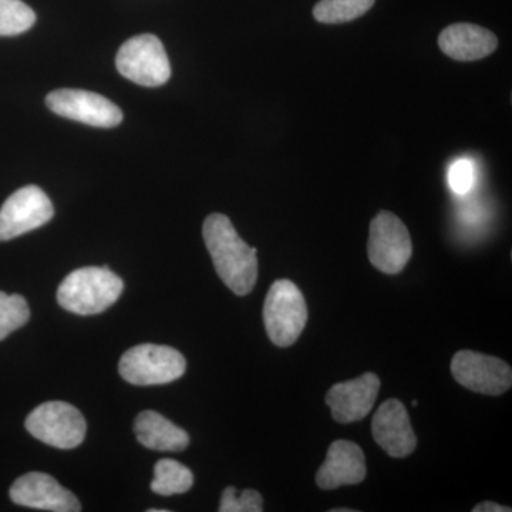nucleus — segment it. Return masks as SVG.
<instances>
[{"label": "nucleus", "instance_id": "nucleus-1", "mask_svg": "<svg viewBox=\"0 0 512 512\" xmlns=\"http://www.w3.org/2000/svg\"><path fill=\"white\" fill-rule=\"evenodd\" d=\"M202 235L222 282L235 295L251 293L258 279L256 248L249 247L239 237L237 229L224 214H211L204 222Z\"/></svg>", "mask_w": 512, "mask_h": 512}, {"label": "nucleus", "instance_id": "nucleus-2", "mask_svg": "<svg viewBox=\"0 0 512 512\" xmlns=\"http://www.w3.org/2000/svg\"><path fill=\"white\" fill-rule=\"evenodd\" d=\"M123 289L120 276L107 266H87L64 278L57 291V302L74 315H99L119 301Z\"/></svg>", "mask_w": 512, "mask_h": 512}, {"label": "nucleus", "instance_id": "nucleus-3", "mask_svg": "<svg viewBox=\"0 0 512 512\" xmlns=\"http://www.w3.org/2000/svg\"><path fill=\"white\" fill-rule=\"evenodd\" d=\"M264 322L274 345L279 348L292 346L308 322V306L301 289L288 279L275 281L266 295Z\"/></svg>", "mask_w": 512, "mask_h": 512}, {"label": "nucleus", "instance_id": "nucleus-4", "mask_svg": "<svg viewBox=\"0 0 512 512\" xmlns=\"http://www.w3.org/2000/svg\"><path fill=\"white\" fill-rule=\"evenodd\" d=\"M187 369L185 357L170 346H134L121 356L119 372L126 382L136 386H154L175 382Z\"/></svg>", "mask_w": 512, "mask_h": 512}, {"label": "nucleus", "instance_id": "nucleus-5", "mask_svg": "<svg viewBox=\"0 0 512 512\" xmlns=\"http://www.w3.org/2000/svg\"><path fill=\"white\" fill-rule=\"evenodd\" d=\"M413 254L409 229L397 215L380 211L370 222L367 255L370 264L387 275L400 274Z\"/></svg>", "mask_w": 512, "mask_h": 512}, {"label": "nucleus", "instance_id": "nucleus-6", "mask_svg": "<svg viewBox=\"0 0 512 512\" xmlns=\"http://www.w3.org/2000/svg\"><path fill=\"white\" fill-rule=\"evenodd\" d=\"M25 424L35 439L60 450L79 447L86 437V420L80 410L69 403L40 404L29 414Z\"/></svg>", "mask_w": 512, "mask_h": 512}, {"label": "nucleus", "instance_id": "nucleus-7", "mask_svg": "<svg viewBox=\"0 0 512 512\" xmlns=\"http://www.w3.org/2000/svg\"><path fill=\"white\" fill-rule=\"evenodd\" d=\"M116 66L121 76L144 87L163 86L171 76L170 60L154 35L131 37L120 47Z\"/></svg>", "mask_w": 512, "mask_h": 512}, {"label": "nucleus", "instance_id": "nucleus-8", "mask_svg": "<svg viewBox=\"0 0 512 512\" xmlns=\"http://www.w3.org/2000/svg\"><path fill=\"white\" fill-rule=\"evenodd\" d=\"M55 215L52 201L36 185L13 192L0 208V242L43 227Z\"/></svg>", "mask_w": 512, "mask_h": 512}, {"label": "nucleus", "instance_id": "nucleus-9", "mask_svg": "<svg viewBox=\"0 0 512 512\" xmlns=\"http://www.w3.org/2000/svg\"><path fill=\"white\" fill-rule=\"evenodd\" d=\"M451 373L461 386L488 396H500L512 386L510 365L498 357L473 350L456 353L451 362Z\"/></svg>", "mask_w": 512, "mask_h": 512}, {"label": "nucleus", "instance_id": "nucleus-10", "mask_svg": "<svg viewBox=\"0 0 512 512\" xmlns=\"http://www.w3.org/2000/svg\"><path fill=\"white\" fill-rule=\"evenodd\" d=\"M46 104L57 116L93 127L111 128L123 121V111L117 104L86 90H56L46 97Z\"/></svg>", "mask_w": 512, "mask_h": 512}, {"label": "nucleus", "instance_id": "nucleus-11", "mask_svg": "<svg viewBox=\"0 0 512 512\" xmlns=\"http://www.w3.org/2000/svg\"><path fill=\"white\" fill-rule=\"evenodd\" d=\"M10 498L15 504L35 508V510L53 512L82 510L76 495L45 473H28L18 478L10 488Z\"/></svg>", "mask_w": 512, "mask_h": 512}, {"label": "nucleus", "instance_id": "nucleus-12", "mask_svg": "<svg viewBox=\"0 0 512 512\" xmlns=\"http://www.w3.org/2000/svg\"><path fill=\"white\" fill-rule=\"evenodd\" d=\"M373 439L390 457L404 458L416 450L417 439L404 404L386 400L372 421Z\"/></svg>", "mask_w": 512, "mask_h": 512}, {"label": "nucleus", "instance_id": "nucleus-13", "mask_svg": "<svg viewBox=\"0 0 512 512\" xmlns=\"http://www.w3.org/2000/svg\"><path fill=\"white\" fill-rule=\"evenodd\" d=\"M379 390V376L365 373L355 380L335 384L326 394V404L338 423H355L365 419L373 409Z\"/></svg>", "mask_w": 512, "mask_h": 512}, {"label": "nucleus", "instance_id": "nucleus-14", "mask_svg": "<svg viewBox=\"0 0 512 512\" xmlns=\"http://www.w3.org/2000/svg\"><path fill=\"white\" fill-rule=\"evenodd\" d=\"M366 457L353 441L336 440L329 447L325 463L316 474V484L322 490H336L343 485H356L366 478Z\"/></svg>", "mask_w": 512, "mask_h": 512}, {"label": "nucleus", "instance_id": "nucleus-15", "mask_svg": "<svg viewBox=\"0 0 512 512\" xmlns=\"http://www.w3.org/2000/svg\"><path fill=\"white\" fill-rule=\"evenodd\" d=\"M439 46L451 59L476 62L495 52L497 36L488 29L471 23H456L440 33Z\"/></svg>", "mask_w": 512, "mask_h": 512}, {"label": "nucleus", "instance_id": "nucleus-16", "mask_svg": "<svg viewBox=\"0 0 512 512\" xmlns=\"http://www.w3.org/2000/svg\"><path fill=\"white\" fill-rule=\"evenodd\" d=\"M134 433L138 443L150 450L183 451L190 444L187 431L151 410L138 414L134 421Z\"/></svg>", "mask_w": 512, "mask_h": 512}, {"label": "nucleus", "instance_id": "nucleus-17", "mask_svg": "<svg viewBox=\"0 0 512 512\" xmlns=\"http://www.w3.org/2000/svg\"><path fill=\"white\" fill-rule=\"evenodd\" d=\"M194 484V476L191 470L178 461L164 458L158 461L154 467V480L151 483V490L156 494L175 495L184 494Z\"/></svg>", "mask_w": 512, "mask_h": 512}, {"label": "nucleus", "instance_id": "nucleus-18", "mask_svg": "<svg viewBox=\"0 0 512 512\" xmlns=\"http://www.w3.org/2000/svg\"><path fill=\"white\" fill-rule=\"evenodd\" d=\"M375 5V0H320L313 9V16L320 23L350 22L365 15Z\"/></svg>", "mask_w": 512, "mask_h": 512}, {"label": "nucleus", "instance_id": "nucleus-19", "mask_svg": "<svg viewBox=\"0 0 512 512\" xmlns=\"http://www.w3.org/2000/svg\"><path fill=\"white\" fill-rule=\"evenodd\" d=\"M35 22V12L22 0H0V36L25 33Z\"/></svg>", "mask_w": 512, "mask_h": 512}, {"label": "nucleus", "instance_id": "nucleus-20", "mask_svg": "<svg viewBox=\"0 0 512 512\" xmlns=\"http://www.w3.org/2000/svg\"><path fill=\"white\" fill-rule=\"evenodd\" d=\"M29 318V305L22 295H8L0 291V340L25 326Z\"/></svg>", "mask_w": 512, "mask_h": 512}, {"label": "nucleus", "instance_id": "nucleus-21", "mask_svg": "<svg viewBox=\"0 0 512 512\" xmlns=\"http://www.w3.org/2000/svg\"><path fill=\"white\" fill-rule=\"evenodd\" d=\"M264 511L262 495L255 490L239 493L235 487H227L222 493L220 512H261Z\"/></svg>", "mask_w": 512, "mask_h": 512}, {"label": "nucleus", "instance_id": "nucleus-22", "mask_svg": "<svg viewBox=\"0 0 512 512\" xmlns=\"http://www.w3.org/2000/svg\"><path fill=\"white\" fill-rule=\"evenodd\" d=\"M476 183V168L470 160H457L448 170V185L458 195L467 194L473 190Z\"/></svg>", "mask_w": 512, "mask_h": 512}, {"label": "nucleus", "instance_id": "nucleus-23", "mask_svg": "<svg viewBox=\"0 0 512 512\" xmlns=\"http://www.w3.org/2000/svg\"><path fill=\"white\" fill-rule=\"evenodd\" d=\"M474 512H511L510 507H504V505H500L497 503H491V501H485V503H481L476 505L473 508Z\"/></svg>", "mask_w": 512, "mask_h": 512}, {"label": "nucleus", "instance_id": "nucleus-24", "mask_svg": "<svg viewBox=\"0 0 512 512\" xmlns=\"http://www.w3.org/2000/svg\"><path fill=\"white\" fill-rule=\"evenodd\" d=\"M356 510H350V508H335V510H330V512H355Z\"/></svg>", "mask_w": 512, "mask_h": 512}, {"label": "nucleus", "instance_id": "nucleus-25", "mask_svg": "<svg viewBox=\"0 0 512 512\" xmlns=\"http://www.w3.org/2000/svg\"><path fill=\"white\" fill-rule=\"evenodd\" d=\"M148 512H167V510H154V508H151Z\"/></svg>", "mask_w": 512, "mask_h": 512}, {"label": "nucleus", "instance_id": "nucleus-26", "mask_svg": "<svg viewBox=\"0 0 512 512\" xmlns=\"http://www.w3.org/2000/svg\"><path fill=\"white\" fill-rule=\"evenodd\" d=\"M413 406H414V407L419 406V402H417V400H414V402H413Z\"/></svg>", "mask_w": 512, "mask_h": 512}]
</instances>
